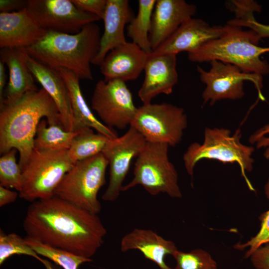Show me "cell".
<instances>
[{
    "label": "cell",
    "mask_w": 269,
    "mask_h": 269,
    "mask_svg": "<svg viewBox=\"0 0 269 269\" xmlns=\"http://www.w3.org/2000/svg\"><path fill=\"white\" fill-rule=\"evenodd\" d=\"M261 10V6L254 0H237L231 8L235 13V17L228 21L227 24L248 27L256 32L261 39L269 37V24L257 21L254 16L255 12H260Z\"/></svg>",
    "instance_id": "obj_27"
},
{
    "label": "cell",
    "mask_w": 269,
    "mask_h": 269,
    "mask_svg": "<svg viewBox=\"0 0 269 269\" xmlns=\"http://www.w3.org/2000/svg\"><path fill=\"white\" fill-rule=\"evenodd\" d=\"M110 139L102 134L95 133L90 128H85L73 139L68 150L69 157L74 164L102 153Z\"/></svg>",
    "instance_id": "obj_24"
},
{
    "label": "cell",
    "mask_w": 269,
    "mask_h": 269,
    "mask_svg": "<svg viewBox=\"0 0 269 269\" xmlns=\"http://www.w3.org/2000/svg\"><path fill=\"white\" fill-rule=\"evenodd\" d=\"M224 26L222 35L188 53V59L197 63L217 60L234 65L245 73L269 74V64L261 59L262 54L269 52V47L258 46L261 38L256 33L227 23Z\"/></svg>",
    "instance_id": "obj_4"
},
{
    "label": "cell",
    "mask_w": 269,
    "mask_h": 269,
    "mask_svg": "<svg viewBox=\"0 0 269 269\" xmlns=\"http://www.w3.org/2000/svg\"><path fill=\"white\" fill-rule=\"evenodd\" d=\"M73 163L68 150L33 148L22 169V182L19 197L30 203L51 198Z\"/></svg>",
    "instance_id": "obj_6"
},
{
    "label": "cell",
    "mask_w": 269,
    "mask_h": 269,
    "mask_svg": "<svg viewBox=\"0 0 269 269\" xmlns=\"http://www.w3.org/2000/svg\"><path fill=\"white\" fill-rule=\"evenodd\" d=\"M230 134L227 129L206 128L203 144L192 143L183 155L186 171L192 177L196 163L203 159H215L224 164L236 162L239 165L249 188L255 191L246 174V172H250L253 169L254 160L252 155L255 149L241 142L240 129L233 135Z\"/></svg>",
    "instance_id": "obj_5"
},
{
    "label": "cell",
    "mask_w": 269,
    "mask_h": 269,
    "mask_svg": "<svg viewBox=\"0 0 269 269\" xmlns=\"http://www.w3.org/2000/svg\"><path fill=\"white\" fill-rule=\"evenodd\" d=\"M44 118L48 125L62 127L58 109L42 88L26 93L12 104L0 107V153L16 149L21 170L34 148L36 130Z\"/></svg>",
    "instance_id": "obj_2"
},
{
    "label": "cell",
    "mask_w": 269,
    "mask_h": 269,
    "mask_svg": "<svg viewBox=\"0 0 269 269\" xmlns=\"http://www.w3.org/2000/svg\"><path fill=\"white\" fill-rule=\"evenodd\" d=\"M249 258L255 269H269V242L256 249Z\"/></svg>",
    "instance_id": "obj_34"
},
{
    "label": "cell",
    "mask_w": 269,
    "mask_h": 269,
    "mask_svg": "<svg viewBox=\"0 0 269 269\" xmlns=\"http://www.w3.org/2000/svg\"><path fill=\"white\" fill-rule=\"evenodd\" d=\"M148 54L132 42L116 47L106 56L100 66L105 80H134L143 70Z\"/></svg>",
    "instance_id": "obj_19"
},
{
    "label": "cell",
    "mask_w": 269,
    "mask_h": 269,
    "mask_svg": "<svg viewBox=\"0 0 269 269\" xmlns=\"http://www.w3.org/2000/svg\"><path fill=\"white\" fill-rule=\"evenodd\" d=\"M108 166L102 153L76 162L64 176L54 196L98 214L101 210L98 194L106 183Z\"/></svg>",
    "instance_id": "obj_7"
},
{
    "label": "cell",
    "mask_w": 269,
    "mask_h": 269,
    "mask_svg": "<svg viewBox=\"0 0 269 269\" xmlns=\"http://www.w3.org/2000/svg\"><path fill=\"white\" fill-rule=\"evenodd\" d=\"M18 196L17 191L0 186V207L14 202Z\"/></svg>",
    "instance_id": "obj_37"
},
{
    "label": "cell",
    "mask_w": 269,
    "mask_h": 269,
    "mask_svg": "<svg viewBox=\"0 0 269 269\" xmlns=\"http://www.w3.org/2000/svg\"><path fill=\"white\" fill-rule=\"evenodd\" d=\"M79 131H68L59 125H48L46 120L39 122L34 140L37 150H68L74 137Z\"/></svg>",
    "instance_id": "obj_26"
},
{
    "label": "cell",
    "mask_w": 269,
    "mask_h": 269,
    "mask_svg": "<svg viewBox=\"0 0 269 269\" xmlns=\"http://www.w3.org/2000/svg\"><path fill=\"white\" fill-rule=\"evenodd\" d=\"M101 37L99 26L93 22L75 34L47 31L39 41L23 49L51 68L68 70L79 79L92 80L91 64L99 52Z\"/></svg>",
    "instance_id": "obj_3"
},
{
    "label": "cell",
    "mask_w": 269,
    "mask_h": 269,
    "mask_svg": "<svg viewBox=\"0 0 269 269\" xmlns=\"http://www.w3.org/2000/svg\"><path fill=\"white\" fill-rule=\"evenodd\" d=\"M17 150L12 149L0 158V186L13 188L19 192L22 187V170L16 162Z\"/></svg>",
    "instance_id": "obj_30"
},
{
    "label": "cell",
    "mask_w": 269,
    "mask_h": 269,
    "mask_svg": "<svg viewBox=\"0 0 269 269\" xmlns=\"http://www.w3.org/2000/svg\"><path fill=\"white\" fill-rule=\"evenodd\" d=\"M22 225L29 238L90 259L107 234L98 214L56 196L30 203Z\"/></svg>",
    "instance_id": "obj_1"
},
{
    "label": "cell",
    "mask_w": 269,
    "mask_h": 269,
    "mask_svg": "<svg viewBox=\"0 0 269 269\" xmlns=\"http://www.w3.org/2000/svg\"><path fill=\"white\" fill-rule=\"evenodd\" d=\"M146 142L142 135L131 126L122 136L109 140L102 152L110 167L108 185L102 197L103 200L112 202L119 197L132 161L140 154Z\"/></svg>",
    "instance_id": "obj_12"
},
{
    "label": "cell",
    "mask_w": 269,
    "mask_h": 269,
    "mask_svg": "<svg viewBox=\"0 0 269 269\" xmlns=\"http://www.w3.org/2000/svg\"><path fill=\"white\" fill-rule=\"evenodd\" d=\"M134 17L128 0H107L103 20L104 29L99 52L92 64L100 66L107 54L127 42L125 27Z\"/></svg>",
    "instance_id": "obj_20"
},
{
    "label": "cell",
    "mask_w": 269,
    "mask_h": 269,
    "mask_svg": "<svg viewBox=\"0 0 269 269\" xmlns=\"http://www.w3.org/2000/svg\"><path fill=\"white\" fill-rule=\"evenodd\" d=\"M67 87L76 131L90 128L113 139L118 137L113 129L105 126L94 116L82 93L79 78L72 72L65 69L58 70Z\"/></svg>",
    "instance_id": "obj_23"
},
{
    "label": "cell",
    "mask_w": 269,
    "mask_h": 269,
    "mask_svg": "<svg viewBox=\"0 0 269 269\" xmlns=\"http://www.w3.org/2000/svg\"><path fill=\"white\" fill-rule=\"evenodd\" d=\"M169 146L164 143L146 141L136 157L134 177L123 186L122 191L140 185L152 196L163 193L172 198H181L177 172L168 158Z\"/></svg>",
    "instance_id": "obj_8"
},
{
    "label": "cell",
    "mask_w": 269,
    "mask_h": 269,
    "mask_svg": "<svg viewBox=\"0 0 269 269\" xmlns=\"http://www.w3.org/2000/svg\"><path fill=\"white\" fill-rule=\"evenodd\" d=\"M26 8L47 31L75 34L100 20L77 8L71 0H27Z\"/></svg>",
    "instance_id": "obj_13"
},
{
    "label": "cell",
    "mask_w": 269,
    "mask_h": 269,
    "mask_svg": "<svg viewBox=\"0 0 269 269\" xmlns=\"http://www.w3.org/2000/svg\"><path fill=\"white\" fill-rule=\"evenodd\" d=\"M79 9L98 17L103 19L107 5V0H71Z\"/></svg>",
    "instance_id": "obj_33"
},
{
    "label": "cell",
    "mask_w": 269,
    "mask_h": 269,
    "mask_svg": "<svg viewBox=\"0 0 269 269\" xmlns=\"http://www.w3.org/2000/svg\"><path fill=\"white\" fill-rule=\"evenodd\" d=\"M131 126L147 142L175 146L182 139L187 127V118L182 108L166 103H149L137 108Z\"/></svg>",
    "instance_id": "obj_9"
},
{
    "label": "cell",
    "mask_w": 269,
    "mask_h": 269,
    "mask_svg": "<svg viewBox=\"0 0 269 269\" xmlns=\"http://www.w3.org/2000/svg\"><path fill=\"white\" fill-rule=\"evenodd\" d=\"M46 32L26 7L16 12L0 13L1 49L27 48L39 41Z\"/></svg>",
    "instance_id": "obj_18"
},
{
    "label": "cell",
    "mask_w": 269,
    "mask_h": 269,
    "mask_svg": "<svg viewBox=\"0 0 269 269\" xmlns=\"http://www.w3.org/2000/svg\"><path fill=\"white\" fill-rule=\"evenodd\" d=\"M210 63L211 67L208 71L197 67L201 81L206 85L202 93L204 103L209 102L212 105L222 99L242 98L245 94V81L252 82L258 91L259 99L265 100L261 91L263 76L244 72L234 65L217 60H212Z\"/></svg>",
    "instance_id": "obj_10"
},
{
    "label": "cell",
    "mask_w": 269,
    "mask_h": 269,
    "mask_svg": "<svg viewBox=\"0 0 269 269\" xmlns=\"http://www.w3.org/2000/svg\"><path fill=\"white\" fill-rule=\"evenodd\" d=\"M0 58V60L7 67L9 72L2 105L12 104L26 93L38 90L34 82L35 78L25 61L23 49H1Z\"/></svg>",
    "instance_id": "obj_21"
},
{
    "label": "cell",
    "mask_w": 269,
    "mask_h": 269,
    "mask_svg": "<svg viewBox=\"0 0 269 269\" xmlns=\"http://www.w3.org/2000/svg\"><path fill=\"white\" fill-rule=\"evenodd\" d=\"M264 156L267 159H269V146L266 148L264 153Z\"/></svg>",
    "instance_id": "obj_39"
},
{
    "label": "cell",
    "mask_w": 269,
    "mask_h": 269,
    "mask_svg": "<svg viewBox=\"0 0 269 269\" xmlns=\"http://www.w3.org/2000/svg\"><path fill=\"white\" fill-rule=\"evenodd\" d=\"M24 238L39 255L50 260L63 269H78L82 264L92 261L90 259L43 244L27 236Z\"/></svg>",
    "instance_id": "obj_29"
},
{
    "label": "cell",
    "mask_w": 269,
    "mask_h": 269,
    "mask_svg": "<svg viewBox=\"0 0 269 269\" xmlns=\"http://www.w3.org/2000/svg\"><path fill=\"white\" fill-rule=\"evenodd\" d=\"M225 32L224 26H211L200 18H191L151 53L155 54L192 52L209 41L216 39Z\"/></svg>",
    "instance_id": "obj_15"
},
{
    "label": "cell",
    "mask_w": 269,
    "mask_h": 269,
    "mask_svg": "<svg viewBox=\"0 0 269 269\" xmlns=\"http://www.w3.org/2000/svg\"><path fill=\"white\" fill-rule=\"evenodd\" d=\"M264 191L267 198L269 199V178L265 185ZM259 219L261 225L257 234L247 242L243 244L237 243L234 247L235 249L239 250H244L248 248L245 254L246 258H249L256 249L269 242V210L261 214Z\"/></svg>",
    "instance_id": "obj_32"
},
{
    "label": "cell",
    "mask_w": 269,
    "mask_h": 269,
    "mask_svg": "<svg viewBox=\"0 0 269 269\" xmlns=\"http://www.w3.org/2000/svg\"><path fill=\"white\" fill-rule=\"evenodd\" d=\"M23 50L24 60L29 70L56 105L62 127L68 131L77 132L68 90L59 72L37 61Z\"/></svg>",
    "instance_id": "obj_16"
},
{
    "label": "cell",
    "mask_w": 269,
    "mask_h": 269,
    "mask_svg": "<svg viewBox=\"0 0 269 269\" xmlns=\"http://www.w3.org/2000/svg\"><path fill=\"white\" fill-rule=\"evenodd\" d=\"M27 5V0H0V12H13L22 10Z\"/></svg>",
    "instance_id": "obj_36"
},
{
    "label": "cell",
    "mask_w": 269,
    "mask_h": 269,
    "mask_svg": "<svg viewBox=\"0 0 269 269\" xmlns=\"http://www.w3.org/2000/svg\"><path fill=\"white\" fill-rule=\"evenodd\" d=\"M156 0H139L137 14L129 23L127 35L147 54L152 52L149 33L152 15Z\"/></svg>",
    "instance_id": "obj_25"
},
{
    "label": "cell",
    "mask_w": 269,
    "mask_h": 269,
    "mask_svg": "<svg viewBox=\"0 0 269 269\" xmlns=\"http://www.w3.org/2000/svg\"><path fill=\"white\" fill-rule=\"evenodd\" d=\"M121 250L123 252L137 250L160 269H174L168 266L164 259L166 255L172 256L178 250L172 241L164 239L151 230L138 228L122 238Z\"/></svg>",
    "instance_id": "obj_22"
},
{
    "label": "cell",
    "mask_w": 269,
    "mask_h": 269,
    "mask_svg": "<svg viewBox=\"0 0 269 269\" xmlns=\"http://www.w3.org/2000/svg\"><path fill=\"white\" fill-rule=\"evenodd\" d=\"M249 142L252 144L256 143L258 149L269 146V124L252 134L249 138Z\"/></svg>",
    "instance_id": "obj_35"
},
{
    "label": "cell",
    "mask_w": 269,
    "mask_h": 269,
    "mask_svg": "<svg viewBox=\"0 0 269 269\" xmlns=\"http://www.w3.org/2000/svg\"><path fill=\"white\" fill-rule=\"evenodd\" d=\"M26 255L34 258L41 263L45 269H57L50 262L42 259L22 238L15 233L5 234L0 230V265L13 255Z\"/></svg>",
    "instance_id": "obj_28"
},
{
    "label": "cell",
    "mask_w": 269,
    "mask_h": 269,
    "mask_svg": "<svg viewBox=\"0 0 269 269\" xmlns=\"http://www.w3.org/2000/svg\"><path fill=\"white\" fill-rule=\"evenodd\" d=\"M91 107L105 126L120 130L131 126L137 111L126 82L117 79L97 82Z\"/></svg>",
    "instance_id": "obj_11"
},
{
    "label": "cell",
    "mask_w": 269,
    "mask_h": 269,
    "mask_svg": "<svg viewBox=\"0 0 269 269\" xmlns=\"http://www.w3.org/2000/svg\"><path fill=\"white\" fill-rule=\"evenodd\" d=\"M172 256L176 262L174 269H217L216 261L206 251L197 249L189 252L177 250Z\"/></svg>",
    "instance_id": "obj_31"
},
{
    "label": "cell",
    "mask_w": 269,
    "mask_h": 269,
    "mask_svg": "<svg viewBox=\"0 0 269 269\" xmlns=\"http://www.w3.org/2000/svg\"><path fill=\"white\" fill-rule=\"evenodd\" d=\"M196 11L195 5L184 0H156L149 36L152 51L155 50L183 23L192 18Z\"/></svg>",
    "instance_id": "obj_17"
},
{
    "label": "cell",
    "mask_w": 269,
    "mask_h": 269,
    "mask_svg": "<svg viewBox=\"0 0 269 269\" xmlns=\"http://www.w3.org/2000/svg\"><path fill=\"white\" fill-rule=\"evenodd\" d=\"M4 63L0 60V106L4 101V88L6 84V75Z\"/></svg>",
    "instance_id": "obj_38"
},
{
    "label": "cell",
    "mask_w": 269,
    "mask_h": 269,
    "mask_svg": "<svg viewBox=\"0 0 269 269\" xmlns=\"http://www.w3.org/2000/svg\"><path fill=\"white\" fill-rule=\"evenodd\" d=\"M176 55L148 54L144 67V77L138 96L143 104L151 103L160 94L170 95L178 82Z\"/></svg>",
    "instance_id": "obj_14"
}]
</instances>
